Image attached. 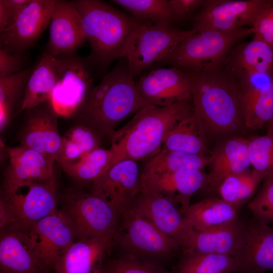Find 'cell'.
<instances>
[{
    "instance_id": "cell-8",
    "label": "cell",
    "mask_w": 273,
    "mask_h": 273,
    "mask_svg": "<svg viewBox=\"0 0 273 273\" xmlns=\"http://www.w3.org/2000/svg\"><path fill=\"white\" fill-rule=\"evenodd\" d=\"M61 210L70 220L75 240L114 236L120 216L102 199L82 190L67 192Z\"/></svg>"
},
{
    "instance_id": "cell-17",
    "label": "cell",
    "mask_w": 273,
    "mask_h": 273,
    "mask_svg": "<svg viewBox=\"0 0 273 273\" xmlns=\"http://www.w3.org/2000/svg\"><path fill=\"white\" fill-rule=\"evenodd\" d=\"M26 111L19 136L20 145L40 152L54 163L62 142L58 128L59 116L49 101Z\"/></svg>"
},
{
    "instance_id": "cell-1",
    "label": "cell",
    "mask_w": 273,
    "mask_h": 273,
    "mask_svg": "<svg viewBox=\"0 0 273 273\" xmlns=\"http://www.w3.org/2000/svg\"><path fill=\"white\" fill-rule=\"evenodd\" d=\"M193 108L205 136H237L245 130L236 81L225 67L188 70Z\"/></svg>"
},
{
    "instance_id": "cell-6",
    "label": "cell",
    "mask_w": 273,
    "mask_h": 273,
    "mask_svg": "<svg viewBox=\"0 0 273 273\" xmlns=\"http://www.w3.org/2000/svg\"><path fill=\"white\" fill-rule=\"evenodd\" d=\"M197 32L193 29L181 30L171 24L138 20L125 43L122 58L127 61L129 72L134 79Z\"/></svg>"
},
{
    "instance_id": "cell-3",
    "label": "cell",
    "mask_w": 273,
    "mask_h": 273,
    "mask_svg": "<svg viewBox=\"0 0 273 273\" xmlns=\"http://www.w3.org/2000/svg\"><path fill=\"white\" fill-rule=\"evenodd\" d=\"M193 109L192 98L140 109L110 136L114 154L112 164L125 159H149L158 153L168 132Z\"/></svg>"
},
{
    "instance_id": "cell-13",
    "label": "cell",
    "mask_w": 273,
    "mask_h": 273,
    "mask_svg": "<svg viewBox=\"0 0 273 273\" xmlns=\"http://www.w3.org/2000/svg\"><path fill=\"white\" fill-rule=\"evenodd\" d=\"M128 209L175 240L181 251L194 230L174 202L156 193L141 189Z\"/></svg>"
},
{
    "instance_id": "cell-16",
    "label": "cell",
    "mask_w": 273,
    "mask_h": 273,
    "mask_svg": "<svg viewBox=\"0 0 273 273\" xmlns=\"http://www.w3.org/2000/svg\"><path fill=\"white\" fill-rule=\"evenodd\" d=\"M27 231L40 262L49 272L53 270L60 256L75 240L73 225L61 209Z\"/></svg>"
},
{
    "instance_id": "cell-39",
    "label": "cell",
    "mask_w": 273,
    "mask_h": 273,
    "mask_svg": "<svg viewBox=\"0 0 273 273\" xmlns=\"http://www.w3.org/2000/svg\"><path fill=\"white\" fill-rule=\"evenodd\" d=\"M248 207L253 219L267 224L273 223V171L265 177L263 186Z\"/></svg>"
},
{
    "instance_id": "cell-34",
    "label": "cell",
    "mask_w": 273,
    "mask_h": 273,
    "mask_svg": "<svg viewBox=\"0 0 273 273\" xmlns=\"http://www.w3.org/2000/svg\"><path fill=\"white\" fill-rule=\"evenodd\" d=\"M269 172L248 169L227 176L218 187L220 198L240 206L253 195Z\"/></svg>"
},
{
    "instance_id": "cell-30",
    "label": "cell",
    "mask_w": 273,
    "mask_h": 273,
    "mask_svg": "<svg viewBox=\"0 0 273 273\" xmlns=\"http://www.w3.org/2000/svg\"><path fill=\"white\" fill-rule=\"evenodd\" d=\"M207 139L194 108L166 135L162 148L205 155Z\"/></svg>"
},
{
    "instance_id": "cell-18",
    "label": "cell",
    "mask_w": 273,
    "mask_h": 273,
    "mask_svg": "<svg viewBox=\"0 0 273 273\" xmlns=\"http://www.w3.org/2000/svg\"><path fill=\"white\" fill-rule=\"evenodd\" d=\"M233 257L234 273L273 271V228L253 218L246 222L243 239Z\"/></svg>"
},
{
    "instance_id": "cell-44",
    "label": "cell",
    "mask_w": 273,
    "mask_h": 273,
    "mask_svg": "<svg viewBox=\"0 0 273 273\" xmlns=\"http://www.w3.org/2000/svg\"><path fill=\"white\" fill-rule=\"evenodd\" d=\"M24 62L22 53L10 54L0 49V77L23 70Z\"/></svg>"
},
{
    "instance_id": "cell-27",
    "label": "cell",
    "mask_w": 273,
    "mask_h": 273,
    "mask_svg": "<svg viewBox=\"0 0 273 273\" xmlns=\"http://www.w3.org/2000/svg\"><path fill=\"white\" fill-rule=\"evenodd\" d=\"M249 141L233 136L220 144L210 157L211 170L205 186L218 188L227 176L246 169L251 165L248 153Z\"/></svg>"
},
{
    "instance_id": "cell-15",
    "label": "cell",
    "mask_w": 273,
    "mask_h": 273,
    "mask_svg": "<svg viewBox=\"0 0 273 273\" xmlns=\"http://www.w3.org/2000/svg\"><path fill=\"white\" fill-rule=\"evenodd\" d=\"M55 0H32L16 20L1 32L0 49L21 54L33 46L50 24Z\"/></svg>"
},
{
    "instance_id": "cell-46",
    "label": "cell",
    "mask_w": 273,
    "mask_h": 273,
    "mask_svg": "<svg viewBox=\"0 0 273 273\" xmlns=\"http://www.w3.org/2000/svg\"><path fill=\"white\" fill-rule=\"evenodd\" d=\"M103 267H104V266H103ZM98 273H104V271H103V268L102 270L101 271H100L99 272H98Z\"/></svg>"
},
{
    "instance_id": "cell-26",
    "label": "cell",
    "mask_w": 273,
    "mask_h": 273,
    "mask_svg": "<svg viewBox=\"0 0 273 273\" xmlns=\"http://www.w3.org/2000/svg\"><path fill=\"white\" fill-rule=\"evenodd\" d=\"M246 222L239 218L205 231L194 230L184 249L233 257L245 233Z\"/></svg>"
},
{
    "instance_id": "cell-42",
    "label": "cell",
    "mask_w": 273,
    "mask_h": 273,
    "mask_svg": "<svg viewBox=\"0 0 273 273\" xmlns=\"http://www.w3.org/2000/svg\"><path fill=\"white\" fill-rule=\"evenodd\" d=\"M32 0H0V32L12 25Z\"/></svg>"
},
{
    "instance_id": "cell-25",
    "label": "cell",
    "mask_w": 273,
    "mask_h": 273,
    "mask_svg": "<svg viewBox=\"0 0 273 273\" xmlns=\"http://www.w3.org/2000/svg\"><path fill=\"white\" fill-rule=\"evenodd\" d=\"M224 65L236 79L257 75L273 74V48L265 42L253 38L234 46Z\"/></svg>"
},
{
    "instance_id": "cell-36",
    "label": "cell",
    "mask_w": 273,
    "mask_h": 273,
    "mask_svg": "<svg viewBox=\"0 0 273 273\" xmlns=\"http://www.w3.org/2000/svg\"><path fill=\"white\" fill-rule=\"evenodd\" d=\"M34 67H30L0 77L1 131L9 123L14 106L22 92H24L27 81Z\"/></svg>"
},
{
    "instance_id": "cell-28",
    "label": "cell",
    "mask_w": 273,
    "mask_h": 273,
    "mask_svg": "<svg viewBox=\"0 0 273 273\" xmlns=\"http://www.w3.org/2000/svg\"><path fill=\"white\" fill-rule=\"evenodd\" d=\"M60 68L58 57L43 53L27 81L20 107L15 115L50 100L58 79Z\"/></svg>"
},
{
    "instance_id": "cell-12",
    "label": "cell",
    "mask_w": 273,
    "mask_h": 273,
    "mask_svg": "<svg viewBox=\"0 0 273 273\" xmlns=\"http://www.w3.org/2000/svg\"><path fill=\"white\" fill-rule=\"evenodd\" d=\"M89 186L90 193L109 203L121 217L141 190L138 164L131 159L116 162Z\"/></svg>"
},
{
    "instance_id": "cell-41",
    "label": "cell",
    "mask_w": 273,
    "mask_h": 273,
    "mask_svg": "<svg viewBox=\"0 0 273 273\" xmlns=\"http://www.w3.org/2000/svg\"><path fill=\"white\" fill-rule=\"evenodd\" d=\"M252 28L253 38L262 40L273 48V6L260 14Z\"/></svg>"
},
{
    "instance_id": "cell-45",
    "label": "cell",
    "mask_w": 273,
    "mask_h": 273,
    "mask_svg": "<svg viewBox=\"0 0 273 273\" xmlns=\"http://www.w3.org/2000/svg\"><path fill=\"white\" fill-rule=\"evenodd\" d=\"M268 123H269V127H268V132L273 133V118Z\"/></svg>"
},
{
    "instance_id": "cell-11",
    "label": "cell",
    "mask_w": 273,
    "mask_h": 273,
    "mask_svg": "<svg viewBox=\"0 0 273 273\" xmlns=\"http://www.w3.org/2000/svg\"><path fill=\"white\" fill-rule=\"evenodd\" d=\"M24 186L27 188L25 193L18 189L3 193L0 206L9 216L10 226L28 230L58 210L57 200L55 183L29 182Z\"/></svg>"
},
{
    "instance_id": "cell-19",
    "label": "cell",
    "mask_w": 273,
    "mask_h": 273,
    "mask_svg": "<svg viewBox=\"0 0 273 273\" xmlns=\"http://www.w3.org/2000/svg\"><path fill=\"white\" fill-rule=\"evenodd\" d=\"M45 54L54 57L73 54L86 40L75 1L55 0Z\"/></svg>"
},
{
    "instance_id": "cell-22",
    "label": "cell",
    "mask_w": 273,
    "mask_h": 273,
    "mask_svg": "<svg viewBox=\"0 0 273 273\" xmlns=\"http://www.w3.org/2000/svg\"><path fill=\"white\" fill-rule=\"evenodd\" d=\"M261 76L235 79L245 130L260 128L273 118V74L266 82Z\"/></svg>"
},
{
    "instance_id": "cell-31",
    "label": "cell",
    "mask_w": 273,
    "mask_h": 273,
    "mask_svg": "<svg viewBox=\"0 0 273 273\" xmlns=\"http://www.w3.org/2000/svg\"><path fill=\"white\" fill-rule=\"evenodd\" d=\"M113 150L110 147H98L79 160L71 163H58L63 171L80 186H90L113 163Z\"/></svg>"
},
{
    "instance_id": "cell-2",
    "label": "cell",
    "mask_w": 273,
    "mask_h": 273,
    "mask_svg": "<svg viewBox=\"0 0 273 273\" xmlns=\"http://www.w3.org/2000/svg\"><path fill=\"white\" fill-rule=\"evenodd\" d=\"M122 59L92 87L75 114L101 137H110L124 120L149 105L137 90L127 61Z\"/></svg>"
},
{
    "instance_id": "cell-21",
    "label": "cell",
    "mask_w": 273,
    "mask_h": 273,
    "mask_svg": "<svg viewBox=\"0 0 273 273\" xmlns=\"http://www.w3.org/2000/svg\"><path fill=\"white\" fill-rule=\"evenodd\" d=\"M114 236L75 240L55 263V273H98L113 249Z\"/></svg>"
},
{
    "instance_id": "cell-9",
    "label": "cell",
    "mask_w": 273,
    "mask_h": 273,
    "mask_svg": "<svg viewBox=\"0 0 273 273\" xmlns=\"http://www.w3.org/2000/svg\"><path fill=\"white\" fill-rule=\"evenodd\" d=\"M272 6L271 0H205L192 18L193 29L229 32L252 27L260 14Z\"/></svg>"
},
{
    "instance_id": "cell-5",
    "label": "cell",
    "mask_w": 273,
    "mask_h": 273,
    "mask_svg": "<svg viewBox=\"0 0 273 273\" xmlns=\"http://www.w3.org/2000/svg\"><path fill=\"white\" fill-rule=\"evenodd\" d=\"M113 246L121 256L165 267L175 262L181 251L175 240L130 209L120 217Z\"/></svg>"
},
{
    "instance_id": "cell-4",
    "label": "cell",
    "mask_w": 273,
    "mask_h": 273,
    "mask_svg": "<svg viewBox=\"0 0 273 273\" xmlns=\"http://www.w3.org/2000/svg\"><path fill=\"white\" fill-rule=\"evenodd\" d=\"M91 53V64L105 68L122 59L127 39L138 20L99 0L75 1Z\"/></svg>"
},
{
    "instance_id": "cell-33",
    "label": "cell",
    "mask_w": 273,
    "mask_h": 273,
    "mask_svg": "<svg viewBox=\"0 0 273 273\" xmlns=\"http://www.w3.org/2000/svg\"><path fill=\"white\" fill-rule=\"evenodd\" d=\"M232 256L186 250L174 262L171 273H234Z\"/></svg>"
},
{
    "instance_id": "cell-32",
    "label": "cell",
    "mask_w": 273,
    "mask_h": 273,
    "mask_svg": "<svg viewBox=\"0 0 273 273\" xmlns=\"http://www.w3.org/2000/svg\"><path fill=\"white\" fill-rule=\"evenodd\" d=\"M210 157L162 148L148 160L141 176L173 172L188 169L201 170L210 164Z\"/></svg>"
},
{
    "instance_id": "cell-20",
    "label": "cell",
    "mask_w": 273,
    "mask_h": 273,
    "mask_svg": "<svg viewBox=\"0 0 273 273\" xmlns=\"http://www.w3.org/2000/svg\"><path fill=\"white\" fill-rule=\"evenodd\" d=\"M10 165L5 175L3 193L17 190L29 182L55 183L54 164L33 149L20 145L6 148Z\"/></svg>"
},
{
    "instance_id": "cell-40",
    "label": "cell",
    "mask_w": 273,
    "mask_h": 273,
    "mask_svg": "<svg viewBox=\"0 0 273 273\" xmlns=\"http://www.w3.org/2000/svg\"><path fill=\"white\" fill-rule=\"evenodd\" d=\"M104 273H171L166 267L120 255L107 260Z\"/></svg>"
},
{
    "instance_id": "cell-35",
    "label": "cell",
    "mask_w": 273,
    "mask_h": 273,
    "mask_svg": "<svg viewBox=\"0 0 273 273\" xmlns=\"http://www.w3.org/2000/svg\"><path fill=\"white\" fill-rule=\"evenodd\" d=\"M101 136L85 125L71 128L62 137L58 163H71L100 147Z\"/></svg>"
},
{
    "instance_id": "cell-43",
    "label": "cell",
    "mask_w": 273,
    "mask_h": 273,
    "mask_svg": "<svg viewBox=\"0 0 273 273\" xmlns=\"http://www.w3.org/2000/svg\"><path fill=\"white\" fill-rule=\"evenodd\" d=\"M204 2L205 0H168L172 22H180L192 18Z\"/></svg>"
},
{
    "instance_id": "cell-23",
    "label": "cell",
    "mask_w": 273,
    "mask_h": 273,
    "mask_svg": "<svg viewBox=\"0 0 273 273\" xmlns=\"http://www.w3.org/2000/svg\"><path fill=\"white\" fill-rule=\"evenodd\" d=\"M0 273H49L27 230L12 226L1 230Z\"/></svg>"
},
{
    "instance_id": "cell-24",
    "label": "cell",
    "mask_w": 273,
    "mask_h": 273,
    "mask_svg": "<svg viewBox=\"0 0 273 273\" xmlns=\"http://www.w3.org/2000/svg\"><path fill=\"white\" fill-rule=\"evenodd\" d=\"M206 178L198 169L141 175V189L159 194L184 207L189 205L192 196L205 186Z\"/></svg>"
},
{
    "instance_id": "cell-29",
    "label": "cell",
    "mask_w": 273,
    "mask_h": 273,
    "mask_svg": "<svg viewBox=\"0 0 273 273\" xmlns=\"http://www.w3.org/2000/svg\"><path fill=\"white\" fill-rule=\"evenodd\" d=\"M239 207L221 198H207L180 210L195 230L205 231L238 218Z\"/></svg>"
},
{
    "instance_id": "cell-14",
    "label": "cell",
    "mask_w": 273,
    "mask_h": 273,
    "mask_svg": "<svg viewBox=\"0 0 273 273\" xmlns=\"http://www.w3.org/2000/svg\"><path fill=\"white\" fill-rule=\"evenodd\" d=\"M141 97L149 105L163 107L192 99V84L187 69L172 66L151 70L135 82Z\"/></svg>"
},
{
    "instance_id": "cell-10",
    "label": "cell",
    "mask_w": 273,
    "mask_h": 273,
    "mask_svg": "<svg viewBox=\"0 0 273 273\" xmlns=\"http://www.w3.org/2000/svg\"><path fill=\"white\" fill-rule=\"evenodd\" d=\"M58 57L60 73L49 101L59 116L69 117L75 114L92 87L91 63L75 53Z\"/></svg>"
},
{
    "instance_id": "cell-37",
    "label": "cell",
    "mask_w": 273,
    "mask_h": 273,
    "mask_svg": "<svg viewBox=\"0 0 273 273\" xmlns=\"http://www.w3.org/2000/svg\"><path fill=\"white\" fill-rule=\"evenodd\" d=\"M111 2L127 11L140 21L171 24L168 0H113Z\"/></svg>"
},
{
    "instance_id": "cell-38",
    "label": "cell",
    "mask_w": 273,
    "mask_h": 273,
    "mask_svg": "<svg viewBox=\"0 0 273 273\" xmlns=\"http://www.w3.org/2000/svg\"><path fill=\"white\" fill-rule=\"evenodd\" d=\"M248 153L251 165L260 171L273 170V133L267 132L249 141Z\"/></svg>"
},
{
    "instance_id": "cell-7",
    "label": "cell",
    "mask_w": 273,
    "mask_h": 273,
    "mask_svg": "<svg viewBox=\"0 0 273 273\" xmlns=\"http://www.w3.org/2000/svg\"><path fill=\"white\" fill-rule=\"evenodd\" d=\"M250 34H253L252 27L229 32L213 30L197 32L156 64L174 66L189 70L220 66L224 64L235 44Z\"/></svg>"
}]
</instances>
